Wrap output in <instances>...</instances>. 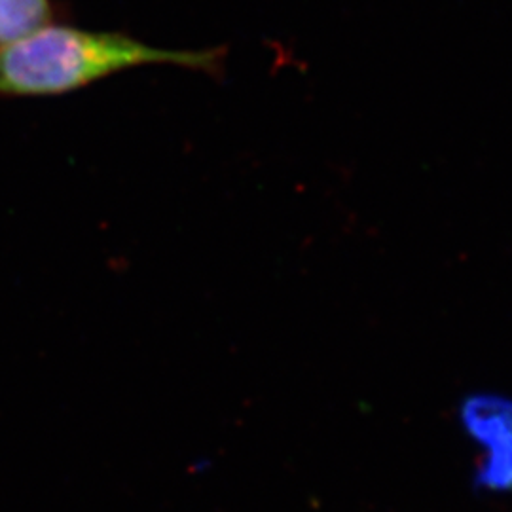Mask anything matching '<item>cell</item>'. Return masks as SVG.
I'll return each mask as SVG.
<instances>
[{
    "mask_svg": "<svg viewBox=\"0 0 512 512\" xmlns=\"http://www.w3.org/2000/svg\"><path fill=\"white\" fill-rule=\"evenodd\" d=\"M224 61L226 48L167 50L120 31L52 23L0 46V99L67 95L145 65H171L219 78Z\"/></svg>",
    "mask_w": 512,
    "mask_h": 512,
    "instance_id": "1",
    "label": "cell"
},
{
    "mask_svg": "<svg viewBox=\"0 0 512 512\" xmlns=\"http://www.w3.org/2000/svg\"><path fill=\"white\" fill-rule=\"evenodd\" d=\"M67 18L55 0H0V46Z\"/></svg>",
    "mask_w": 512,
    "mask_h": 512,
    "instance_id": "3",
    "label": "cell"
},
{
    "mask_svg": "<svg viewBox=\"0 0 512 512\" xmlns=\"http://www.w3.org/2000/svg\"><path fill=\"white\" fill-rule=\"evenodd\" d=\"M465 423L490 448L480 480L490 488L512 486V406L497 399H475L465 406Z\"/></svg>",
    "mask_w": 512,
    "mask_h": 512,
    "instance_id": "2",
    "label": "cell"
}]
</instances>
